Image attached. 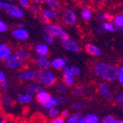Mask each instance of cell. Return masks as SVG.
<instances>
[{"label": "cell", "instance_id": "6da1fadb", "mask_svg": "<svg viewBox=\"0 0 123 123\" xmlns=\"http://www.w3.org/2000/svg\"><path fill=\"white\" fill-rule=\"evenodd\" d=\"M93 72L97 78L108 82H113L117 79L118 68L108 63H97L93 66Z\"/></svg>", "mask_w": 123, "mask_h": 123}, {"label": "cell", "instance_id": "7a4b0ae2", "mask_svg": "<svg viewBox=\"0 0 123 123\" xmlns=\"http://www.w3.org/2000/svg\"><path fill=\"white\" fill-rule=\"evenodd\" d=\"M37 82L41 84L44 88L53 87L57 83V77L52 70H39Z\"/></svg>", "mask_w": 123, "mask_h": 123}, {"label": "cell", "instance_id": "3957f363", "mask_svg": "<svg viewBox=\"0 0 123 123\" xmlns=\"http://www.w3.org/2000/svg\"><path fill=\"white\" fill-rule=\"evenodd\" d=\"M2 10L10 17L21 20L24 17V10L11 2H4Z\"/></svg>", "mask_w": 123, "mask_h": 123}, {"label": "cell", "instance_id": "277c9868", "mask_svg": "<svg viewBox=\"0 0 123 123\" xmlns=\"http://www.w3.org/2000/svg\"><path fill=\"white\" fill-rule=\"evenodd\" d=\"M4 66L10 70H22L25 66V62L22 60L19 57H17L15 53L10 54L8 58L4 60Z\"/></svg>", "mask_w": 123, "mask_h": 123}, {"label": "cell", "instance_id": "5b68a950", "mask_svg": "<svg viewBox=\"0 0 123 123\" xmlns=\"http://www.w3.org/2000/svg\"><path fill=\"white\" fill-rule=\"evenodd\" d=\"M61 18L63 23L67 26H74L78 22L77 13L72 9H66L62 11Z\"/></svg>", "mask_w": 123, "mask_h": 123}, {"label": "cell", "instance_id": "8992f818", "mask_svg": "<svg viewBox=\"0 0 123 123\" xmlns=\"http://www.w3.org/2000/svg\"><path fill=\"white\" fill-rule=\"evenodd\" d=\"M43 30H44V32H45V34L52 35V36L56 38V37L60 36V34L64 31V29L61 25L58 24V23H47V24L44 25Z\"/></svg>", "mask_w": 123, "mask_h": 123}, {"label": "cell", "instance_id": "52a82bcc", "mask_svg": "<svg viewBox=\"0 0 123 123\" xmlns=\"http://www.w3.org/2000/svg\"><path fill=\"white\" fill-rule=\"evenodd\" d=\"M38 78V72L33 69H25L19 73L18 78L23 82H35Z\"/></svg>", "mask_w": 123, "mask_h": 123}, {"label": "cell", "instance_id": "ba28073f", "mask_svg": "<svg viewBox=\"0 0 123 123\" xmlns=\"http://www.w3.org/2000/svg\"><path fill=\"white\" fill-rule=\"evenodd\" d=\"M34 63L39 68V70H48L52 67V60L48 56H35Z\"/></svg>", "mask_w": 123, "mask_h": 123}, {"label": "cell", "instance_id": "9c48e42d", "mask_svg": "<svg viewBox=\"0 0 123 123\" xmlns=\"http://www.w3.org/2000/svg\"><path fill=\"white\" fill-rule=\"evenodd\" d=\"M0 104L5 110H9L14 105V99L12 96L8 92H2L0 96Z\"/></svg>", "mask_w": 123, "mask_h": 123}, {"label": "cell", "instance_id": "30bf717a", "mask_svg": "<svg viewBox=\"0 0 123 123\" xmlns=\"http://www.w3.org/2000/svg\"><path fill=\"white\" fill-rule=\"evenodd\" d=\"M61 47L64 49L68 52H72V53H78L81 50V47L76 41L73 39H67L66 41H61Z\"/></svg>", "mask_w": 123, "mask_h": 123}, {"label": "cell", "instance_id": "8fae6325", "mask_svg": "<svg viewBox=\"0 0 123 123\" xmlns=\"http://www.w3.org/2000/svg\"><path fill=\"white\" fill-rule=\"evenodd\" d=\"M97 91L102 97L108 99V100H111L113 98V94H112V91H111V88L107 83H100L98 84V86H97Z\"/></svg>", "mask_w": 123, "mask_h": 123}, {"label": "cell", "instance_id": "7c38bea8", "mask_svg": "<svg viewBox=\"0 0 123 123\" xmlns=\"http://www.w3.org/2000/svg\"><path fill=\"white\" fill-rule=\"evenodd\" d=\"M12 35L15 39L19 41H24L29 39V33L25 28H18L17 27L12 31Z\"/></svg>", "mask_w": 123, "mask_h": 123}, {"label": "cell", "instance_id": "4fadbf2b", "mask_svg": "<svg viewBox=\"0 0 123 123\" xmlns=\"http://www.w3.org/2000/svg\"><path fill=\"white\" fill-rule=\"evenodd\" d=\"M34 100V96L26 92H19L17 94V101L22 105L30 104Z\"/></svg>", "mask_w": 123, "mask_h": 123}, {"label": "cell", "instance_id": "5bb4252c", "mask_svg": "<svg viewBox=\"0 0 123 123\" xmlns=\"http://www.w3.org/2000/svg\"><path fill=\"white\" fill-rule=\"evenodd\" d=\"M44 87L40 84L38 82H31L29 84H27L26 86V91L29 94H31L32 96H36L39 92H41V90H44Z\"/></svg>", "mask_w": 123, "mask_h": 123}, {"label": "cell", "instance_id": "9a60e30c", "mask_svg": "<svg viewBox=\"0 0 123 123\" xmlns=\"http://www.w3.org/2000/svg\"><path fill=\"white\" fill-rule=\"evenodd\" d=\"M52 97L53 96L51 95V93L44 89V90H42L41 92H39L35 96V99H36L37 103H39L40 105H42L44 103H47L52 98Z\"/></svg>", "mask_w": 123, "mask_h": 123}, {"label": "cell", "instance_id": "2e32d148", "mask_svg": "<svg viewBox=\"0 0 123 123\" xmlns=\"http://www.w3.org/2000/svg\"><path fill=\"white\" fill-rule=\"evenodd\" d=\"M62 73H63V75H67V76L77 78L81 73V70H80L79 67L76 66H66L62 70Z\"/></svg>", "mask_w": 123, "mask_h": 123}, {"label": "cell", "instance_id": "e0dca14e", "mask_svg": "<svg viewBox=\"0 0 123 123\" xmlns=\"http://www.w3.org/2000/svg\"><path fill=\"white\" fill-rule=\"evenodd\" d=\"M15 54L19 57L22 60H23L24 62L29 61L32 59V54L29 50L25 49V48H17L15 51Z\"/></svg>", "mask_w": 123, "mask_h": 123}, {"label": "cell", "instance_id": "ac0fdd59", "mask_svg": "<svg viewBox=\"0 0 123 123\" xmlns=\"http://www.w3.org/2000/svg\"><path fill=\"white\" fill-rule=\"evenodd\" d=\"M67 62H66V59H64V58H55V59H53L52 60V68H53L54 70H63L64 68L66 67L67 65Z\"/></svg>", "mask_w": 123, "mask_h": 123}, {"label": "cell", "instance_id": "d6986e66", "mask_svg": "<svg viewBox=\"0 0 123 123\" xmlns=\"http://www.w3.org/2000/svg\"><path fill=\"white\" fill-rule=\"evenodd\" d=\"M84 49L86 51V53L88 54L91 56H95V57H98L102 54V51L101 49L99 48L97 46L94 45V44H91V43H87L85 45V47H84Z\"/></svg>", "mask_w": 123, "mask_h": 123}, {"label": "cell", "instance_id": "ffe728a7", "mask_svg": "<svg viewBox=\"0 0 123 123\" xmlns=\"http://www.w3.org/2000/svg\"><path fill=\"white\" fill-rule=\"evenodd\" d=\"M41 14L46 16L50 21H52V20L57 21L61 17V16H60L59 11H55V10H51V9H48V8L43 9V10H41Z\"/></svg>", "mask_w": 123, "mask_h": 123}, {"label": "cell", "instance_id": "44dd1931", "mask_svg": "<svg viewBox=\"0 0 123 123\" xmlns=\"http://www.w3.org/2000/svg\"><path fill=\"white\" fill-rule=\"evenodd\" d=\"M35 51L39 56H47L49 54V47L46 43H39L35 47Z\"/></svg>", "mask_w": 123, "mask_h": 123}, {"label": "cell", "instance_id": "7402d4cb", "mask_svg": "<svg viewBox=\"0 0 123 123\" xmlns=\"http://www.w3.org/2000/svg\"><path fill=\"white\" fill-rule=\"evenodd\" d=\"M10 54H12V49L7 44L0 43V60H4Z\"/></svg>", "mask_w": 123, "mask_h": 123}, {"label": "cell", "instance_id": "603a6c76", "mask_svg": "<svg viewBox=\"0 0 123 123\" xmlns=\"http://www.w3.org/2000/svg\"><path fill=\"white\" fill-rule=\"evenodd\" d=\"M44 4L47 6L48 9H51L55 11H60L61 9V4L60 3V0H45Z\"/></svg>", "mask_w": 123, "mask_h": 123}, {"label": "cell", "instance_id": "cb8c5ba5", "mask_svg": "<svg viewBox=\"0 0 123 123\" xmlns=\"http://www.w3.org/2000/svg\"><path fill=\"white\" fill-rule=\"evenodd\" d=\"M82 117H84L82 112L81 111H77V112L70 115L66 118V123H78Z\"/></svg>", "mask_w": 123, "mask_h": 123}, {"label": "cell", "instance_id": "d4e9b609", "mask_svg": "<svg viewBox=\"0 0 123 123\" xmlns=\"http://www.w3.org/2000/svg\"><path fill=\"white\" fill-rule=\"evenodd\" d=\"M59 105L60 104L58 103L56 97H52V98L50 99L47 103H44V104L41 105V108L43 109H45V110H48V109H53V108H57Z\"/></svg>", "mask_w": 123, "mask_h": 123}, {"label": "cell", "instance_id": "484cf974", "mask_svg": "<svg viewBox=\"0 0 123 123\" xmlns=\"http://www.w3.org/2000/svg\"><path fill=\"white\" fill-rule=\"evenodd\" d=\"M92 10H90L89 7H84L81 10V17L84 21H90V19L92 18Z\"/></svg>", "mask_w": 123, "mask_h": 123}, {"label": "cell", "instance_id": "4316f807", "mask_svg": "<svg viewBox=\"0 0 123 123\" xmlns=\"http://www.w3.org/2000/svg\"><path fill=\"white\" fill-rule=\"evenodd\" d=\"M101 28L103 29V30L107 31V32H114V31L117 30L116 26L114 24V23H111L110 21L103 23L101 25Z\"/></svg>", "mask_w": 123, "mask_h": 123}, {"label": "cell", "instance_id": "83f0119b", "mask_svg": "<svg viewBox=\"0 0 123 123\" xmlns=\"http://www.w3.org/2000/svg\"><path fill=\"white\" fill-rule=\"evenodd\" d=\"M62 82L66 84L67 87H73L76 84L75 78L72 76H67V75H63L62 77Z\"/></svg>", "mask_w": 123, "mask_h": 123}, {"label": "cell", "instance_id": "f1b7e54d", "mask_svg": "<svg viewBox=\"0 0 123 123\" xmlns=\"http://www.w3.org/2000/svg\"><path fill=\"white\" fill-rule=\"evenodd\" d=\"M60 112H61V111L58 109V107L57 108H53V109H50L47 110V115L49 119L53 120V119L57 118V117L60 116Z\"/></svg>", "mask_w": 123, "mask_h": 123}, {"label": "cell", "instance_id": "f546056e", "mask_svg": "<svg viewBox=\"0 0 123 123\" xmlns=\"http://www.w3.org/2000/svg\"><path fill=\"white\" fill-rule=\"evenodd\" d=\"M84 118H85V120H86L88 123H101L100 118L96 114H93V113L87 114L84 116Z\"/></svg>", "mask_w": 123, "mask_h": 123}, {"label": "cell", "instance_id": "4dcf8cb0", "mask_svg": "<svg viewBox=\"0 0 123 123\" xmlns=\"http://www.w3.org/2000/svg\"><path fill=\"white\" fill-rule=\"evenodd\" d=\"M56 91L60 96H64L67 93V86L64 83H59L56 84Z\"/></svg>", "mask_w": 123, "mask_h": 123}, {"label": "cell", "instance_id": "1f68e13d", "mask_svg": "<svg viewBox=\"0 0 123 123\" xmlns=\"http://www.w3.org/2000/svg\"><path fill=\"white\" fill-rule=\"evenodd\" d=\"M114 24L116 26V28H121L123 27V14L117 15L113 18Z\"/></svg>", "mask_w": 123, "mask_h": 123}, {"label": "cell", "instance_id": "d6a6232c", "mask_svg": "<svg viewBox=\"0 0 123 123\" xmlns=\"http://www.w3.org/2000/svg\"><path fill=\"white\" fill-rule=\"evenodd\" d=\"M116 118L112 115H107L101 120V123H116Z\"/></svg>", "mask_w": 123, "mask_h": 123}, {"label": "cell", "instance_id": "836d02e7", "mask_svg": "<svg viewBox=\"0 0 123 123\" xmlns=\"http://www.w3.org/2000/svg\"><path fill=\"white\" fill-rule=\"evenodd\" d=\"M41 10L40 6L38 4H33L31 5L30 8H29V11H30L31 14H33L34 16H38V15L41 14Z\"/></svg>", "mask_w": 123, "mask_h": 123}, {"label": "cell", "instance_id": "e575fe53", "mask_svg": "<svg viewBox=\"0 0 123 123\" xmlns=\"http://www.w3.org/2000/svg\"><path fill=\"white\" fill-rule=\"evenodd\" d=\"M85 103L84 102H81V101H78V102H75V103L72 104V108L76 111H82L83 109H85Z\"/></svg>", "mask_w": 123, "mask_h": 123}, {"label": "cell", "instance_id": "d590c367", "mask_svg": "<svg viewBox=\"0 0 123 123\" xmlns=\"http://www.w3.org/2000/svg\"><path fill=\"white\" fill-rule=\"evenodd\" d=\"M43 40H44V43H46L47 45H53L55 43V37L52 36V35H47L45 34V35L43 36Z\"/></svg>", "mask_w": 123, "mask_h": 123}, {"label": "cell", "instance_id": "8d00e7d4", "mask_svg": "<svg viewBox=\"0 0 123 123\" xmlns=\"http://www.w3.org/2000/svg\"><path fill=\"white\" fill-rule=\"evenodd\" d=\"M84 91H85V89H84V86H81V85L74 87L73 89V94L75 96H82L84 93Z\"/></svg>", "mask_w": 123, "mask_h": 123}, {"label": "cell", "instance_id": "74e56055", "mask_svg": "<svg viewBox=\"0 0 123 123\" xmlns=\"http://www.w3.org/2000/svg\"><path fill=\"white\" fill-rule=\"evenodd\" d=\"M8 29H9V27L7 25V23L3 19L0 18V34L5 33L6 31H8Z\"/></svg>", "mask_w": 123, "mask_h": 123}, {"label": "cell", "instance_id": "f35d334b", "mask_svg": "<svg viewBox=\"0 0 123 123\" xmlns=\"http://www.w3.org/2000/svg\"><path fill=\"white\" fill-rule=\"evenodd\" d=\"M117 80L121 84L123 85V66L118 68V76H117Z\"/></svg>", "mask_w": 123, "mask_h": 123}, {"label": "cell", "instance_id": "ab89813d", "mask_svg": "<svg viewBox=\"0 0 123 123\" xmlns=\"http://www.w3.org/2000/svg\"><path fill=\"white\" fill-rule=\"evenodd\" d=\"M115 103H118V104L123 105V92L118 93L115 97Z\"/></svg>", "mask_w": 123, "mask_h": 123}, {"label": "cell", "instance_id": "60d3db41", "mask_svg": "<svg viewBox=\"0 0 123 123\" xmlns=\"http://www.w3.org/2000/svg\"><path fill=\"white\" fill-rule=\"evenodd\" d=\"M8 89H9V82L8 81L0 83V90H1L2 92H5V91H7Z\"/></svg>", "mask_w": 123, "mask_h": 123}, {"label": "cell", "instance_id": "b9f144b4", "mask_svg": "<svg viewBox=\"0 0 123 123\" xmlns=\"http://www.w3.org/2000/svg\"><path fill=\"white\" fill-rule=\"evenodd\" d=\"M59 38H60V40L61 41H66L67 39H69L70 37H69V34H68L66 30H64L63 32L60 34V35L59 36Z\"/></svg>", "mask_w": 123, "mask_h": 123}, {"label": "cell", "instance_id": "7bdbcfd3", "mask_svg": "<svg viewBox=\"0 0 123 123\" xmlns=\"http://www.w3.org/2000/svg\"><path fill=\"white\" fill-rule=\"evenodd\" d=\"M39 18H40V21H41V23H42L44 25H45V24H47V23H51V21H50L49 19L47 18V17H46V16H44V15H42V14L40 15Z\"/></svg>", "mask_w": 123, "mask_h": 123}, {"label": "cell", "instance_id": "ee69618b", "mask_svg": "<svg viewBox=\"0 0 123 123\" xmlns=\"http://www.w3.org/2000/svg\"><path fill=\"white\" fill-rule=\"evenodd\" d=\"M51 123H66V119L62 116H59L55 119L51 120Z\"/></svg>", "mask_w": 123, "mask_h": 123}, {"label": "cell", "instance_id": "f6af8a7d", "mask_svg": "<svg viewBox=\"0 0 123 123\" xmlns=\"http://www.w3.org/2000/svg\"><path fill=\"white\" fill-rule=\"evenodd\" d=\"M56 98H57V101L58 103H59V104H65V103H66V98L64 96H58V97H56Z\"/></svg>", "mask_w": 123, "mask_h": 123}, {"label": "cell", "instance_id": "bcb514c9", "mask_svg": "<svg viewBox=\"0 0 123 123\" xmlns=\"http://www.w3.org/2000/svg\"><path fill=\"white\" fill-rule=\"evenodd\" d=\"M6 81H8V80H7L6 73L4 72H3V71H0V83L6 82Z\"/></svg>", "mask_w": 123, "mask_h": 123}, {"label": "cell", "instance_id": "7dc6e473", "mask_svg": "<svg viewBox=\"0 0 123 123\" xmlns=\"http://www.w3.org/2000/svg\"><path fill=\"white\" fill-rule=\"evenodd\" d=\"M70 115H71V113L68 109H63V110L60 112V116H62L63 118H65V119H66Z\"/></svg>", "mask_w": 123, "mask_h": 123}, {"label": "cell", "instance_id": "c3c4849f", "mask_svg": "<svg viewBox=\"0 0 123 123\" xmlns=\"http://www.w3.org/2000/svg\"><path fill=\"white\" fill-rule=\"evenodd\" d=\"M97 19H98L99 21H102V22H103V21H105L104 13H100V14L97 15Z\"/></svg>", "mask_w": 123, "mask_h": 123}, {"label": "cell", "instance_id": "681fc988", "mask_svg": "<svg viewBox=\"0 0 123 123\" xmlns=\"http://www.w3.org/2000/svg\"><path fill=\"white\" fill-rule=\"evenodd\" d=\"M31 1H32L35 4H38V5H39V4H43L45 0H31Z\"/></svg>", "mask_w": 123, "mask_h": 123}, {"label": "cell", "instance_id": "f907efd6", "mask_svg": "<svg viewBox=\"0 0 123 123\" xmlns=\"http://www.w3.org/2000/svg\"><path fill=\"white\" fill-rule=\"evenodd\" d=\"M96 31H97V32L98 34H101L102 32H103V29L101 28V26L100 27H97V29H96Z\"/></svg>", "mask_w": 123, "mask_h": 123}, {"label": "cell", "instance_id": "816d5d0a", "mask_svg": "<svg viewBox=\"0 0 123 123\" xmlns=\"http://www.w3.org/2000/svg\"><path fill=\"white\" fill-rule=\"evenodd\" d=\"M78 123H88L87 122V121L85 120V118H84V117H82L81 119H80V121H79V122Z\"/></svg>", "mask_w": 123, "mask_h": 123}, {"label": "cell", "instance_id": "f5cc1de1", "mask_svg": "<svg viewBox=\"0 0 123 123\" xmlns=\"http://www.w3.org/2000/svg\"><path fill=\"white\" fill-rule=\"evenodd\" d=\"M0 123H7V121H5V120H4V118L0 117Z\"/></svg>", "mask_w": 123, "mask_h": 123}, {"label": "cell", "instance_id": "db71d44e", "mask_svg": "<svg viewBox=\"0 0 123 123\" xmlns=\"http://www.w3.org/2000/svg\"><path fill=\"white\" fill-rule=\"evenodd\" d=\"M117 30L121 32V33H123V27H121V28H117Z\"/></svg>", "mask_w": 123, "mask_h": 123}, {"label": "cell", "instance_id": "11a10c76", "mask_svg": "<svg viewBox=\"0 0 123 123\" xmlns=\"http://www.w3.org/2000/svg\"><path fill=\"white\" fill-rule=\"evenodd\" d=\"M116 123H123V119H117Z\"/></svg>", "mask_w": 123, "mask_h": 123}, {"label": "cell", "instance_id": "9f6ffc18", "mask_svg": "<svg viewBox=\"0 0 123 123\" xmlns=\"http://www.w3.org/2000/svg\"><path fill=\"white\" fill-rule=\"evenodd\" d=\"M17 27H18V28H24V24H23V23H20V24L17 25Z\"/></svg>", "mask_w": 123, "mask_h": 123}, {"label": "cell", "instance_id": "6f0895ef", "mask_svg": "<svg viewBox=\"0 0 123 123\" xmlns=\"http://www.w3.org/2000/svg\"><path fill=\"white\" fill-rule=\"evenodd\" d=\"M3 4H4V2H2V1L0 0V10L3 8Z\"/></svg>", "mask_w": 123, "mask_h": 123}, {"label": "cell", "instance_id": "680465c9", "mask_svg": "<svg viewBox=\"0 0 123 123\" xmlns=\"http://www.w3.org/2000/svg\"><path fill=\"white\" fill-rule=\"evenodd\" d=\"M14 123H22V122H21L20 121H15Z\"/></svg>", "mask_w": 123, "mask_h": 123}, {"label": "cell", "instance_id": "91938a15", "mask_svg": "<svg viewBox=\"0 0 123 123\" xmlns=\"http://www.w3.org/2000/svg\"><path fill=\"white\" fill-rule=\"evenodd\" d=\"M122 111H123V105H122Z\"/></svg>", "mask_w": 123, "mask_h": 123}, {"label": "cell", "instance_id": "94428289", "mask_svg": "<svg viewBox=\"0 0 123 123\" xmlns=\"http://www.w3.org/2000/svg\"><path fill=\"white\" fill-rule=\"evenodd\" d=\"M9 1H13V0H9Z\"/></svg>", "mask_w": 123, "mask_h": 123}]
</instances>
